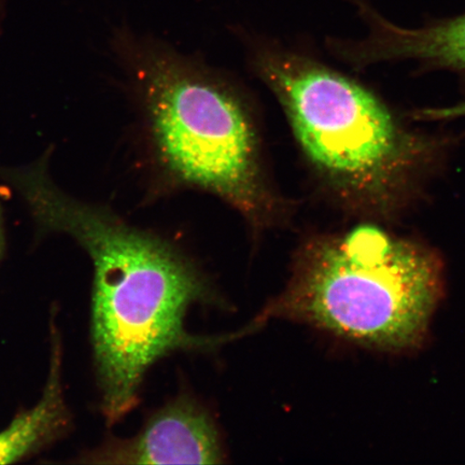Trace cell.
I'll return each instance as SVG.
<instances>
[{"label": "cell", "instance_id": "5", "mask_svg": "<svg viewBox=\"0 0 465 465\" xmlns=\"http://www.w3.org/2000/svg\"><path fill=\"white\" fill-rule=\"evenodd\" d=\"M96 457L114 464H220L224 452L211 417L190 400L179 399L156 412L135 439Z\"/></svg>", "mask_w": 465, "mask_h": 465}, {"label": "cell", "instance_id": "6", "mask_svg": "<svg viewBox=\"0 0 465 465\" xmlns=\"http://www.w3.org/2000/svg\"><path fill=\"white\" fill-rule=\"evenodd\" d=\"M371 29L356 45L361 61L416 60L465 73V14L422 28L393 25L365 0H352Z\"/></svg>", "mask_w": 465, "mask_h": 465}, {"label": "cell", "instance_id": "7", "mask_svg": "<svg viewBox=\"0 0 465 465\" xmlns=\"http://www.w3.org/2000/svg\"><path fill=\"white\" fill-rule=\"evenodd\" d=\"M56 341L54 337L48 381L42 399L0 432V464L19 461L54 439L65 426L67 412L62 387L61 345Z\"/></svg>", "mask_w": 465, "mask_h": 465}, {"label": "cell", "instance_id": "1", "mask_svg": "<svg viewBox=\"0 0 465 465\" xmlns=\"http://www.w3.org/2000/svg\"><path fill=\"white\" fill-rule=\"evenodd\" d=\"M5 176L40 228L74 238L94 267L92 339L109 424L136 406L143 377L159 359L177 349L209 347L228 339L185 331L188 308L213 302L214 294L170 243L66 194L52 182L44 159Z\"/></svg>", "mask_w": 465, "mask_h": 465}, {"label": "cell", "instance_id": "2", "mask_svg": "<svg viewBox=\"0 0 465 465\" xmlns=\"http://www.w3.org/2000/svg\"><path fill=\"white\" fill-rule=\"evenodd\" d=\"M443 291L432 250L362 225L307 242L260 322L290 319L373 351H411L426 339Z\"/></svg>", "mask_w": 465, "mask_h": 465}, {"label": "cell", "instance_id": "8", "mask_svg": "<svg viewBox=\"0 0 465 465\" xmlns=\"http://www.w3.org/2000/svg\"><path fill=\"white\" fill-rule=\"evenodd\" d=\"M420 120H447L465 116V103L453 104L450 107L422 109L416 114Z\"/></svg>", "mask_w": 465, "mask_h": 465}, {"label": "cell", "instance_id": "9", "mask_svg": "<svg viewBox=\"0 0 465 465\" xmlns=\"http://www.w3.org/2000/svg\"><path fill=\"white\" fill-rule=\"evenodd\" d=\"M4 247H5L4 225H3L2 209H0V258H2V254L4 252Z\"/></svg>", "mask_w": 465, "mask_h": 465}, {"label": "cell", "instance_id": "3", "mask_svg": "<svg viewBox=\"0 0 465 465\" xmlns=\"http://www.w3.org/2000/svg\"><path fill=\"white\" fill-rule=\"evenodd\" d=\"M143 97L156 159L173 182L228 203L257 229L286 217L267 182L257 126L242 97L165 49L150 52Z\"/></svg>", "mask_w": 465, "mask_h": 465}, {"label": "cell", "instance_id": "4", "mask_svg": "<svg viewBox=\"0 0 465 465\" xmlns=\"http://www.w3.org/2000/svg\"><path fill=\"white\" fill-rule=\"evenodd\" d=\"M254 62L302 153L334 187L381 195L404 173L410 139L365 87L274 44L255 45Z\"/></svg>", "mask_w": 465, "mask_h": 465}]
</instances>
